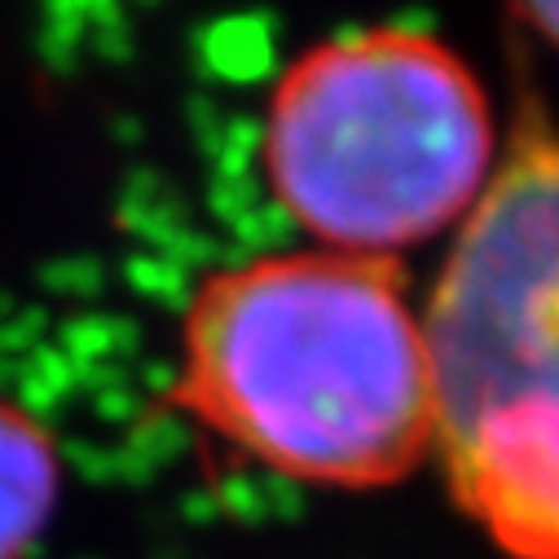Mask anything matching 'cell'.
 <instances>
[{
	"mask_svg": "<svg viewBox=\"0 0 559 559\" xmlns=\"http://www.w3.org/2000/svg\"><path fill=\"white\" fill-rule=\"evenodd\" d=\"M177 405L331 489L396 485L437 454L428 331L379 255L318 247L212 273L186 313Z\"/></svg>",
	"mask_w": 559,
	"mask_h": 559,
	"instance_id": "1",
	"label": "cell"
},
{
	"mask_svg": "<svg viewBox=\"0 0 559 559\" xmlns=\"http://www.w3.org/2000/svg\"><path fill=\"white\" fill-rule=\"evenodd\" d=\"M437 459L515 559H559V132L524 115L424 318Z\"/></svg>",
	"mask_w": 559,
	"mask_h": 559,
	"instance_id": "2",
	"label": "cell"
},
{
	"mask_svg": "<svg viewBox=\"0 0 559 559\" xmlns=\"http://www.w3.org/2000/svg\"><path fill=\"white\" fill-rule=\"evenodd\" d=\"M493 115L472 67L424 32L309 49L269 97V186L326 251L379 255L463 225L493 181Z\"/></svg>",
	"mask_w": 559,
	"mask_h": 559,
	"instance_id": "3",
	"label": "cell"
},
{
	"mask_svg": "<svg viewBox=\"0 0 559 559\" xmlns=\"http://www.w3.org/2000/svg\"><path fill=\"white\" fill-rule=\"evenodd\" d=\"M58 450L19 405L0 401V559H23L58 507Z\"/></svg>",
	"mask_w": 559,
	"mask_h": 559,
	"instance_id": "4",
	"label": "cell"
},
{
	"mask_svg": "<svg viewBox=\"0 0 559 559\" xmlns=\"http://www.w3.org/2000/svg\"><path fill=\"white\" fill-rule=\"evenodd\" d=\"M546 45H555L559 49V5H524V10H515Z\"/></svg>",
	"mask_w": 559,
	"mask_h": 559,
	"instance_id": "5",
	"label": "cell"
}]
</instances>
